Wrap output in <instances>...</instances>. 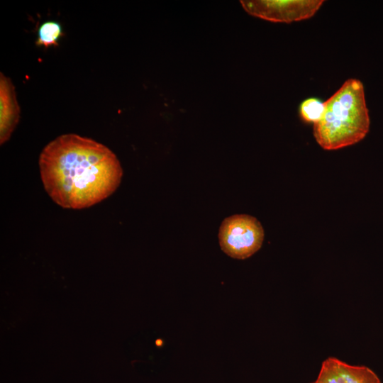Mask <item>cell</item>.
Listing matches in <instances>:
<instances>
[{"label":"cell","mask_w":383,"mask_h":383,"mask_svg":"<svg viewBox=\"0 0 383 383\" xmlns=\"http://www.w3.org/2000/svg\"><path fill=\"white\" fill-rule=\"evenodd\" d=\"M369 128L363 84L350 78L324 102L323 116L313 124V135L323 149L338 150L362 140Z\"/></svg>","instance_id":"obj_2"},{"label":"cell","mask_w":383,"mask_h":383,"mask_svg":"<svg viewBox=\"0 0 383 383\" xmlns=\"http://www.w3.org/2000/svg\"><path fill=\"white\" fill-rule=\"evenodd\" d=\"M43 187L50 197L66 209L90 207L118 187L123 170L106 145L74 133L50 141L38 160Z\"/></svg>","instance_id":"obj_1"},{"label":"cell","mask_w":383,"mask_h":383,"mask_svg":"<svg viewBox=\"0 0 383 383\" xmlns=\"http://www.w3.org/2000/svg\"><path fill=\"white\" fill-rule=\"evenodd\" d=\"M244 10L251 16L277 23H292L312 17L323 0H242Z\"/></svg>","instance_id":"obj_4"},{"label":"cell","mask_w":383,"mask_h":383,"mask_svg":"<svg viewBox=\"0 0 383 383\" xmlns=\"http://www.w3.org/2000/svg\"><path fill=\"white\" fill-rule=\"evenodd\" d=\"M221 250L228 256L244 260L262 246L264 230L260 221L246 214H236L225 218L219 228Z\"/></svg>","instance_id":"obj_3"},{"label":"cell","mask_w":383,"mask_h":383,"mask_svg":"<svg viewBox=\"0 0 383 383\" xmlns=\"http://www.w3.org/2000/svg\"><path fill=\"white\" fill-rule=\"evenodd\" d=\"M62 35V28L59 22L47 21L43 23L38 29L35 44L44 48L57 45Z\"/></svg>","instance_id":"obj_7"},{"label":"cell","mask_w":383,"mask_h":383,"mask_svg":"<svg viewBox=\"0 0 383 383\" xmlns=\"http://www.w3.org/2000/svg\"><path fill=\"white\" fill-rule=\"evenodd\" d=\"M324 111V103L316 98L304 100L299 107L301 118L307 123L315 124L321 118Z\"/></svg>","instance_id":"obj_8"},{"label":"cell","mask_w":383,"mask_h":383,"mask_svg":"<svg viewBox=\"0 0 383 383\" xmlns=\"http://www.w3.org/2000/svg\"><path fill=\"white\" fill-rule=\"evenodd\" d=\"M20 118V107L11 80L0 73V141H7Z\"/></svg>","instance_id":"obj_6"},{"label":"cell","mask_w":383,"mask_h":383,"mask_svg":"<svg viewBox=\"0 0 383 383\" xmlns=\"http://www.w3.org/2000/svg\"><path fill=\"white\" fill-rule=\"evenodd\" d=\"M312 383H381L377 374L365 366L348 365L328 357L322 363L317 379Z\"/></svg>","instance_id":"obj_5"}]
</instances>
